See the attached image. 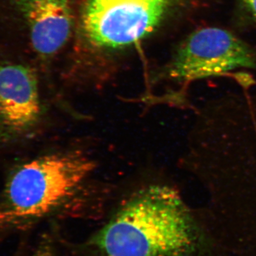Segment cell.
Returning <instances> with one entry per match:
<instances>
[{
    "instance_id": "1",
    "label": "cell",
    "mask_w": 256,
    "mask_h": 256,
    "mask_svg": "<svg viewBox=\"0 0 256 256\" xmlns=\"http://www.w3.org/2000/svg\"><path fill=\"white\" fill-rule=\"evenodd\" d=\"M191 239L190 216L176 192L151 186L128 200L92 244L102 256H178Z\"/></svg>"
},
{
    "instance_id": "2",
    "label": "cell",
    "mask_w": 256,
    "mask_h": 256,
    "mask_svg": "<svg viewBox=\"0 0 256 256\" xmlns=\"http://www.w3.org/2000/svg\"><path fill=\"white\" fill-rule=\"evenodd\" d=\"M95 168L94 160L80 152L44 156L18 166L0 201V228H18L54 213Z\"/></svg>"
},
{
    "instance_id": "3",
    "label": "cell",
    "mask_w": 256,
    "mask_h": 256,
    "mask_svg": "<svg viewBox=\"0 0 256 256\" xmlns=\"http://www.w3.org/2000/svg\"><path fill=\"white\" fill-rule=\"evenodd\" d=\"M191 1L88 0L82 15L84 34L96 47L124 48L151 34L176 6Z\"/></svg>"
},
{
    "instance_id": "4",
    "label": "cell",
    "mask_w": 256,
    "mask_h": 256,
    "mask_svg": "<svg viewBox=\"0 0 256 256\" xmlns=\"http://www.w3.org/2000/svg\"><path fill=\"white\" fill-rule=\"evenodd\" d=\"M237 68L256 69V50L228 30L208 26L195 30L182 42L166 74L172 80L190 82Z\"/></svg>"
},
{
    "instance_id": "5",
    "label": "cell",
    "mask_w": 256,
    "mask_h": 256,
    "mask_svg": "<svg viewBox=\"0 0 256 256\" xmlns=\"http://www.w3.org/2000/svg\"><path fill=\"white\" fill-rule=\"evenodd\" d=\"M41 112L34 69L15 60H0V144L26 134L36 126Z\"/></svg>"
},
{
    "instance_id": "6",
    "label": "cell",
    "mask_w": 256,
    "mask_h": 256,
    "mask_svg": "<svg viewBox=\"0 0 256 256\" xmlns=\"http://www.w3.org/2000/svg\"><path fill=\"white\" fill-rule=\"evenodd\" d=\"M22 22L32 50L44 60L66 44L74 24L73 0H9Z\"/></svg>"
},
{
    "instance_id": "7",
    "label": "cell",
    "mask_w": 256,
    "mask_h": 256,
    "mask_svg": "<svg viewBox=\"0 0 256 256\" xmlns=\"http://www.w3.org/2000/svg\"><path fill=\"white\" fill-rule=\"evenodd\" d=\"M239 3L256 26V0H239Z\"/></svg>"
},
{
    "instance_id": "8",
    "label": "cell",
    "mask_w": 256,
    "mask_h": 256,
    "mask_svg": "<svg viewBox=\"0 0 256 256\" xmlns=\"http://www.w3.org/2000/svg\"><path fill=\"white\" fill-rule=\"evenodd\" d=\"M33 256H57L53 250L48 247H42L40 250H37Z\"/></svg>"
}]
</instances>
